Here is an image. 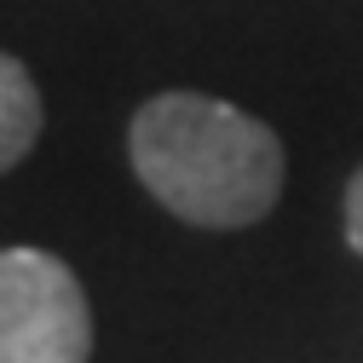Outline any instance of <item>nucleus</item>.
Listing matches in <instances>:
<instances>
[{
  "instance_id": "1",
  "label": "nucleus",
  "mask_w": 363,
  "mask_h": 363,
  "mask_svg": "<svg viewBox=\"0 0 363 363\" xmlns=\"http://www.w3.org/2000/svg\"><path fill=\"white\" fill-rule=\"evenodd\" d=\"M133 173L185 225L237 231L277 208L283 145L248 110L208 93H162L133 116Z\"/></svg>"
},
{
  "instance_id": "3",
  "label": "nucleus",
  "mask_w": 363,
  "mask_h": 363,
  "mask_svg": "<svg viewBox=\"0 0 363 363\" xmlns=\"http://www.w3.org/2000/svg\"><path fill=\"white\" fill-rule=\"evenodd\" d=\"M40 139V93L18 58L0 52V173L18 167Z\"/></svg>"
},
{
  "instance_id": "4",
  "label": "nucleus",
  "mask_w": 363,
  "mask_h": 363,
  "mask_svg": "<svg viewBox=\"0 0 363 363\" xmlns=\"http://www.w3.org/2000/svg\"><path fill=\"white\" fill-rule=\"evenodd\" d=\"M346 242L363 254V167L352 173V185H346Z\"/></svg>"
},
{
  "instance_id": "2",
  "label": "nucleus",
  "mask_w": 363,
  "mask_h": 363,
  "mask_svg": "<svg viewBox=\"0 0 363 363\" xmlns=\"http://www.w3.org/2000/svg\"><path fill=\"white\" fill-rule=\"evenodd\" d=\"M93 317L75 271L40 248H0V363H86Z\"/></svg>"
}]
</instances>
